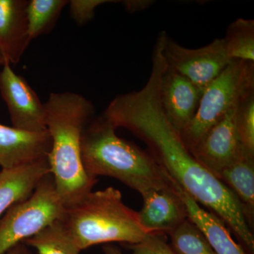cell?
Here are the masks:
<instances>
[{"label":"cell","mask_w":254,"mask_h":254,"mask_svg":"<svg viewBox=\"0 0 254 254\" xmlns=\"http://www.w3.org/2000/svg\"><path fill=\"white\" fill-rule=\"evenodd\" d=\"M127 247L131 254H176L167 242L165 235H149L139 243Z\"/></svg>","instance_id":"7402d4cb"},{"label":"cell","mask_w":254,"mask_h":254,"mask_svg":"<svg viewBox=\"0 0 254 254\" xmlns=\"http://www.w3.org/2000/svg\"><path fill=\"white\" fill-rule=\"evenodd\" d=\"M125 8L130 12H136L149 7L153 1L143 0H127L123 1Z\"/></svg>","instance_id":"cb8c5ba5"},{"label":"cell","mask_w":254,"mask_h":254,"mask_svg":"<svg viewBox=\"0 0 254 254\" xmlns=\"http://www.w3.org/2000/svg\"><path fill=\"white\" fill-rule=\"evenodd\" d=\"M66 0H31L27 6L28 34L33 41L53 29Z\"/></svg>","instance_id":"d6986e66"},{"label":"cell","mask_w":254,"mask_h":254,"mask_svg":"<svg viewBox=\"0 0 254 254\" xmlns=\"http://www.w3.org/2000/svg\"><path fill=\"white\" fill-rule=\"evenodd\" d=\"M6 63V60H5L4 56H3L2 53L0 51V66H3V65L5 63Z\"/></svg>","instance_id":"4316f807"},{"label":"cell","mask_w":254,"mask_h":254,"mask_svg":"<svg viewBox=\"0 0 254 254\" xmlns=\"http://www.w3.org/2000/svg\"><path fill=\"white\" fill-rule=\"evenodd\" d=\"M27 0H0V51L10 64L19 63L31 41Z\"/></svg>","instance_id":"4fadbf2b"},{"label":"cell","mask_w":254,"mask_h":254,"mask_svg":"<svg viewBox=\"0 0 254 254\" xmlns=\"http://www.w3.org/2000/svg\"><path fill=\"white\" fill-rule=\"evenodd\" d=\"M45 107L52 140L48 158L50 173L66 208L81 201L97 182L85 170L81 153L82 133L93 118L95 108L84 97L71 92L52 93Z\"/></svg>","instance_id":"7a4b0ae2"},{"label":"cell","mask_w":254,"mask_h":254,"mask_svg":"<svg viewBox=\"0 0 254 254\" xmlns=\"http://www.w3.org/2000/svg\"><path fill=\"white\" fill-rule=\"evenodd\" d=\"M133 135L144 142L167 176L203 208L220 218L235 234L242 247L254 253V237L235 195L216 177L193 158L180 133L158 105L141 112L131 127Z\"/></svg>","instance_id":"6da1fadb"},{"label":"cell","mask_w":254,"mask_h":254,"mask_svg":"<svg viewBox=\"0 0 254 254\" xmlns=\"http://www.w3.org/2000/svg\"><path fill=\"white\" fill-rule=\"evenodd\" d=\"M236 108L213 125L190 152L197 162L216 177L229 165L249 155L237 133Z\"/></svg>","instance_id":"9c48e42d"},{"label":"cell","mask_w":254,"mask_h":254,"mask_svg":"<svg viewBox=\"0 0 254 254\" xmlns=\"http://www.w3.org/2000/svg\"><path fill=\"white\" fill-rule=\"evenodd\" d=\"M50 173L48 159L0 171V217L12 205L31 196L38 184Z\"/></svg>","instance_id":"5bb4252c"},{"label":"cell","mask_w":254,"mask_h":254,"mask_svg":"<svg viewBox=\"0 0 254 254\" xmlns=\"http://www.w3.org/2000/svg\"><path fill=\"white\" fill-rule=\"evenodd\" d=\"M23 243L34 248L38 254H79L81 252L63 219L51 222Z\"/></svg>","instance_id":"e0dca14e"},{"label":"cell","mask_w":254,"mask_h":254,"mask_svg":"<svg viewBox=\"0 0 254 254\" xmlns=\"http://www.w3.org/2000/svg\"><path fill=\"white\" fill-rule=\"evenodd\" d=\"M201 95L194 84L165 62L159 81L158 99L164 115L179 133L194 117Z\"/></svg>","instance_id":"30bf717a"},{"label":"cell","mask_w":254,"mask_h":254,"mask_svg":"<svg viewBox=\"0 0 254 254\" xmlns=\"http://www.w3.org/2000/svg\"><path fill=\"white\" fill-rule=\"evenodd\" d=\"M66 211L57 193L51 173L38 184L31 196L16 203L0 220V254L33 237Z\"/></svg>","instance_id":"8992f818"},{"label":"cell","mask_w":254,"mask_h":254,"mask_svg":"<svg viewBox=\"0 0 254 254\" xmlns=\"http://www.w3.org/2000/svg\"><path fill=\"white\" fill-rule=\"evenodd\" d=\"M0 93L7 106L13 127L31 132L46 131L45 104L7 62L0 71Z\"/></svg>","instance_id":"ba28073f"},{"label":"cell","mask_w":254,"mask_h":254,"mask_svg":"<svg viewBox=\"0 0 254 254\" xmlns=\"http://www.w3.org/2000/svg\"><path fill=\"white\" fill-rule=\"evenodd\" d=\"M217 178L240 202L247 223L253 225L254 216V158L245 155L222 170Z\"/></svg>","instance_id":"2e32d148"},{"label":"cell","mask_w":254,"mask_h":254,"mask_svg":"<svg viewBox=\"0 0 254 254\" xmlns=\"http://www.w3.org/2000/svg\"><path fill=\"white\" fill-rule=\"evenodd\" d=\"M163 54L168 66L190 80L202 93L231 62L222 38L190 49L180 46L165 33Z\"/></svg>","instance_id":"52a82bcc"},{"label":"cell","mask_w":254,"mask_h":254,"mask_svg":"<svg viewBox=\"0 0 254 254\" xmlns=\"http://www.w3.org/2000/svg\"><path fill=\"white\" fill-rule=\"evenodd\" d=\"M6 254H33L24 243H20L11 249Z\"/></svg>","instance_id":"d4e9b609"},{"label":"cell","mask_w":254,"mask_h":254,"mask_svg":"<svg viewBox=\"0 0 254 254\" xmlns=\"http://www.w3.org/2000/svg\"><path fill=\"white\" fill-rule=\"evenodd\" d=\"M170 181L185 203L188 218L204 234L215 254H248L242 245L233 240L228 227L220 218L198 204L177 184Z\"/></svg>","instance_id":"9a60e30c"},{"label":"cell","mask_w":254,"mask_h":254,"mask_svg":"<svg viewBox=\"0 0 254 254\" xmlns=\"http://www.w3.org/2000/svg\"><path fill=\"white\" fill-rule=\"evenodd\" d=\"M104 115L91 119L81 141L82 162L88 175L107 176L143 195L170 187V180L148 152L119 137Z\"/></svg>","instance_id":"3957f363"},{"label":"cell","mask_w":254,"mask_h":254,"mask_svg":"<svg viewBox=\"0 0 254 254\" xmlns=\"http://www.w3.org/2000/svg\"><path fill=\"white\" fill-rule=\"evenodd\" d=\"M115 2L110 0H71L68 1L71 18L80 26L93 19L95 10L100 5Z\"/></svg>","instance_id":"603a6c76"},{"label":"cell","mask_w":254,"mask_h":254,"mask_svg":"<svg viewBox=\"0 0 254 254\" xmlns=\"http://www.w3.org/2000/svg\"><path fill=\"white\" fill-rule=\"evenodd\" d=\"M222 39L230 60L254 63V20H235L228 26Z\"/></svg>","instance_id":"ac0fdd59"},{"label":"cell","mask_w":254,"mask_h":254,"mask_svg":"<svg viewBox=\"0 0 254 254\" xmlns=\"http://www.w3.org/2000/svg\"><path fill=\"white\" fill-rule=\"evenodd\" d=\"M103 250L104 254H123L118 248L112 245L105 246Z\"/></svg>","instance_id":"484cf974"},{"label":"cell","mask_w":254,"mask_h":254,"mask_svg":"<svg viewBox=\"0 0 254 254\" xmlns=\"http://www.w3.org/2000/svg\"><path fill=\"white\" fill-rule=\"evenodd\" d=\"M138 212L142 226L150 235H170L188 218L186 206L171 182L170 187L145 192Z\"/></svg>","instance_id":"8fae6325"},{"label":"cell","mask_w":254,"mask_h":254,"mask_svg":"<svg viewBox=\"0 0 254 254\" xmlns=\"http://www.w3.org/2000/svg\"><path fill=\"white\" fill-rule=\"evenodd\" d=\"M235 123L246 153L254 157V91L246 95L237 105Z\"/></svg>","instance_id":"44dd1931"},{"label":"cell","mask_w":254,"mask_h":254,"mask_svg":"<svg viewBox=\"0 0 254 254\" xmlns=\"http://www.w3.org/2000/svg\"><path fill=\"white\" fill-rule=\"evenodd\" d=\"M52 140L48 130L31 132L0 124V166L9 169L48 158Z\"/></svg>","instance_id":"7c38bea8"},{"label":"cell","mask_w":254,"mask_h":254,"mask_svg":"<svg viewBox=\"0 0 254 254\" xmlns=\"http://www.w3.org/2000/svg\"><path fill=\"white\" fill-rule=\"evenodd\" d=\"M253 91L254 63L231 60L203 92L194 117L180 132L182 141L190 153L213 125Z\"/></svg>","instance_id":"5b68a950"},{"label":"cell","mask_w":254,"mask_h":254,"mask_svg":"<svg viewBox=\"0 0 254 254\" xmlns=\"http://www.w3.org/2000/svg\"><path fill=\"white\" fill-rule=\"evenodd\" d=\"M170 247L176 254H216L204 234L187 218L169 235Z\"/></svg>","instance_id":"ffe728a7"},{"label":"cell","mask_w":254,"mask_h":254,"mask_svg":"<svg viewBox=\"0 0 254 254\" xmlns=\"http://www.w3.org/2000/svg\"><path fill=\"white\" fill-rule=\"evenodd\" d=\"M63 220L81 251L110 242L135 245L150 235L138 212L125 205L121 192L111 187L92 190L66 208Z\"/></svg>","instance_id":"277c9868"}]
</instances>
